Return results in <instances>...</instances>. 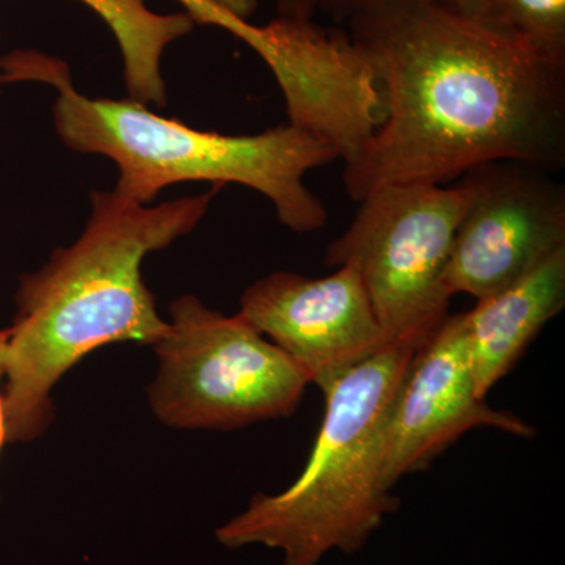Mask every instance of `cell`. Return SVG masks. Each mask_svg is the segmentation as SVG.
Returning a JSON list of instances; mask_svg holds the SVG:
<instances>
[{"instance_id": "4fadbf2b", "label": "cell", "mask_w": 565, "mask_h": 565, "mask_svg": "<svg viewBox=\"0 0 565 565\" xmlns=\"http://www.w3.org/2000/svg\"><path fill=\"white\" fill-rule=\"evenodd\" d=\"M195 24L215 25L221 28L226 10L212 3L211 0H178Z\"/></svg>"}, {"instance_id": "ffe728a7", "label": "cell", "mask_w": 565, "mask_h": 565, "mask_svg": "<svg viewBox=\"0 0 565 565\" xmlns=\"http://www.w3.org/2000/svg\"><path fill=\"white\" fill-rule=\"evenodd\" d=\"M0 377H2V373H0ZM7 441V426H6V411H3V399L2 394H0V449H2V445Z\"/></svg>"}, {"instance_id": "ac0fdd59", "label": "cell", "mask_w": 565, "mask_h": 565, "mask_svg": "<svg viewBox=\"0 0 565 565\" xmlns=\"http://www.w3.org/2000/svg\"><path fill=\"white\" fill-rule=\"evenodd\" d=\"M85 6L90 7L99 18L104 17L111 9L114 0H79Z\"/></svg>"}, {"instance_id": "6da1fadb", "label": "cell", "mask_w": 565, "mask_h": 565, "mask_svg": "<svg viewBox=\"0 0 565 565\" xmlns=\"http://www.w3.org/2000/svg\"><path fill=\"white\" fill-rule=\"evenodd\" d=\"M338 24L385 106L344 166L353 202L385 185L448 184L487 162L565 166L564 61L427 0H348Z\"/></svg>"}, {"instance_id": "9a60e30c", "label": "cell", "mask_w": 565, "mask_h": 565, "mask_svg": "<svg viewBox=\"0 0 565 565\" xmlns=\"http://www.w3.org/2000/svg\"><path fill=\"white\" fill-rule=\"evenodd\" d=\"M427 2L437 3V6L445 7V9L456 11V13L476 21L481 20L486 7V0H427Z\"/></svg>"}, {"instance_id": "5bb4252c", "label": "cell", "mask_w": 565, "mask_h": 565, "mask_svg": "<svg viewBox=\"0 0 565 565\" xmlns=\"http://www.w3.org/2000/svg\"><path fill=\"white\" fill-rule=\"evenodd\" d=\"M278 17L313 18L319 10V0H274Z\"/></svg>"}, {"instance_id": "d6986e66", "label": "cell", "mask_w": 565, "mask_h": 565, "mask_svg": "<svg viewBox=\"0 0 565 565\" xmlns=\"http://www.w3.org/2000/svg\"><path fill=\"white\" fill-rule=\"evenodd\" d=\"M10 329L0 330V373H3L6 362L7 344H9Z\"/></svg>"}, {"instance_id": "7a4b0ae2", "label": "cell", "mask_w": 565, "mask_h": 565, "mask_svg": "<svg viewBox=\"0 0 565 565\" xmlns=\"http://www.w3.org/2000/svg\"><path fill=\"white\" fill-rule=\"evenodd\" d=\"M223 185L150 206L92 193V214L70 247L21 278L2 377L7 441L35 440L52 422L51 392L85 355L114 343L154 345L169 322L141 264L203 221Z\"/></svg>"}, {"instance_id": "8fae6325", "label": "cell", "mask_w": 565, "mask_h": 565, "mask_svg": "<svg viewBox=\"0 0 565 565\" xmlns=\"http://www.w3.org/2000/svg\"><path fill=\"white\" fill-rule=\"evenodd\" d=\"M565 307V250L463 313L476 392L487 397Z\"/></svg>"}, {"instance_id": "44dd1931", "label": "cell", "mask_w": 565, "mask_h": 565, "mask_svg": "<svg viewBox=\"0 0 565 565\" xmlns=\"http://www.w3.org/2000/svg\"><path fill=\"white\" fill-rule=\"evenodd\" d=\"M0 85H2V82H0Z\"/></svg>"}, {"instance_id": "7c38bea8", "label": "cell", "mask_w": 565, "mask_h": 565, "mask_svg": "<svg viewBox=\"0 0 565 565\" xmlns=\"http://www.w3.org/2000/svg\"><path fill=\"white\" fill-rule=\"evenodd\" d=\"M479 22L565 62V0H486Z\"/></svg>"}, {"instance_id": "8992f818", "label": "cell", "mask_w": 565, "mask_h": 565, "mask_svg": "<svg viewBox=\"0 0 565 565\" xmlns=\"http://www.w3.org/2000/svg\"><path fill=\"white\" fill-rule=\"evenodd\" d=\"M470 189L397 184L371 192L327 247L326 266L359 269L386 343L419 348L448 318L445 270Z\"/></svg>"}, {"instance_id": "ba28073f", "label": "cell", "mask_w": 565, "mask_h": 565, "mask_svg": "<svg viewBox=\"0 0 565 565\" xmlns=\"http://www.w3.org/2000/svg\"><path fill=\"white\" fill-rule=\"evenodd\" d=\"M470 200L445 270L449 296L503 291L565 250V188L548 170L493 161L462 177Z\"/></svg>"}, {"instance_id": "52a82bcc", "label": "cell", "mask_w": 565, "mask_h": 565, "mask_svg": "<svg viewBox=\"0 0 565 565\" xmlns=\"http://www.w3.org/2000/svg\"><path fill=\"white\" fill-rule=\"evenodd\" d=\"M273 71L289 125L332 147L349 166L385 117L373 66L343 25L278 17L266 25L232 14L225 29Z\"/></svg>"}, {"instance_id": "3957f363", "label": "cell", "mask_w": 565, "mask_h": 565, "mask_svg": "<svg viewBox=\"0 0 565 565\" xmlns=\"http://www.w3.org/2000/svg\"><path fill=\"white\" fill-rule=\"evenodd\" d=\"M0 82H43L57 90L54 125L70 150L106 156L117 166L114 192L150 204L178 182L245 185L273 202L278 221L313 233L329 218L305 174L338 161L332 147L292 125L255 136L199 131L163 118L136 99L88 98L74 88L68 65L35 51H11L0 61Z\"/></svg>"}, {"instance_id": "9c48e42d", "label": "cell", "mask_w": 565, "mask_h": 565, "mask_svg": "<svg viewBox=\"0 0 565 565\" xmlns=\"http://www.w3.org/2000/svg\"><path fill=\"white\" fill-rule=\"evenodd\" d=\"M327 277L274 273L241 297V311L327 392L341 375L384 349L386 340L359 269L351 263Z\"/></svg>"}, {"instance_id": "e0dca14e", "label": "cell", "mask_w": 565, "mask_h": 565, "mask_svg": "<svg viewBox=\"0 0 565 565\" xmlns=\"http://www.w3.org/2000/svg\"><path fill=\"white\" fill-rule=\"evenodd\" d=\"M348 0H319V10H322L323 13L329 14L332 20H340L341 13H343V9Z\"/></svg>"}, {"instance_id": "2e32d148", "label": "cell", "mask_w": 565, "mask_h": 565, "mask_svg": "<svg viewBox=\"0 0 565 565\" xmlns=\"http://www.w3.org/2000/svg\"><path fill=\"white\" fill-rule=\"evenodd\" d=\"M211 2L223 10L230 11L234 17L248 20L258 9L259 0H211Z\"/></svg>"}, {"instance_id": "30bf717a", "label": "cell", "mask_w": 565, "mask_h": 565, "mask_svg": "<svg viewBox=\"0 0 565 565\" xmlns=\"http://www.w3.org/2000/svg\"><path fill=\"white\" fill-rule=\"evenodd\" d=\"M481 427L515 437L535 435L533 424L498 411L476 392L463 313L452 315L412 355L386 415L384 481L390 489L416 473L463 434Z\"/></svg>"}, {"instance_id": "5b68a950", "label": "cell", "mask_w": 565, "mask_h": 565, "mask_svg": "<svg viewBox=\"0 0 565 565\" xmlns=\"http://www.w3.org/2000/svg\"><path fill=\"white\" fill-rule=\"evenodd\" d=\"M154 349L159 371L150 404L177 429L232 430L285 418L310 385L243 316L211 310L195 296L174 300L169 329Z\"/></svg>"}, {"instance_id": "277c9868", "label": "cell", "mask_w": 565, "mask_h": 565, "mask_svg": "<svg viewBox=\"0 0 565 565\" xmlns=\"http://www.w3.org/2000/svg\"><path fill=\"white\" fill-rule=\"evenodd\" d=\"M416 349L386 344L323 392L326 414L302 473L280 493L256 494L215 531L217 541L228 548L280 550L282 565L360 552L399 505L384 481V430Z\"/></svg>"}]
</instances>
